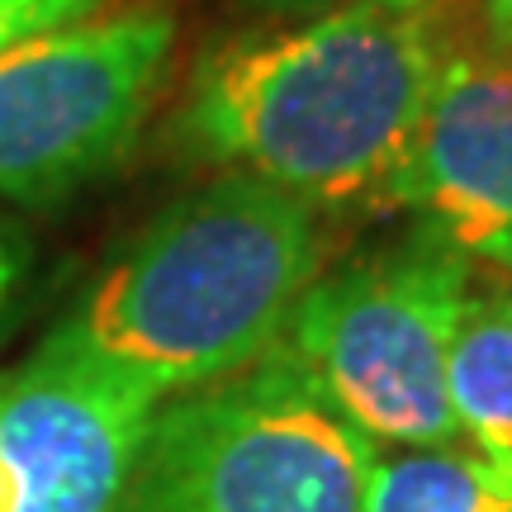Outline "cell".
Segmentation results:
<instances>
[{
    "label": "cell",
    "mask_w": 512,
    "mask_h": 512,
    "mask_svg": "<svg viewBox=\"0 0 512 512\" xmlns=\"http://www.w3.org/2000/svg\"><path fill=\"white\" fill-rule=\"evenodd\" d=\"M479 29L489 48L512 57V0H479Z\"/></svg>",
    "instance_id": "cell-12"
},
{
    "label": "cell",
    "mask_w": 512,
    "mask_h": 512,
    "mask_svg": "<svg viewBox=\"0 0 512 512\" xmlns=\"http://www.w3.org/2000/svg\"><path fill=\"white\" fill-rule=\"evenodd\" d=\"M29 280H34V242H29V233L15 219L0 214V342L24 318Z\"/></svg>",
    "instance_id": "cell-10"
},
{
    "label": "cell",
    "mask_w": 512,
    "mask_h": 512,
    "mask_svg": "<svg viewBox=\"0 0 512 512\" xmlns=\"http://www.w3.org/2000/svg\"><path fill=\"white\" fill-rule=\"evenodd\" d=\"M446 399L460 441L512 470V280L465 294L446 351Z\"/></svg>",
    "instance_id": "cell-8"
},
{
    "label": "cell",
    "mask_w": 512,
    "mask_h": 512,
    "mask_svg": "<svg viewBox=\"0 0 512 512\" xmlns=\"http://www.w3.org/2000/svg\"><path fill=\"white\" fill-rule=\"evenodd\" d=\"M252 10L261 15H275V19H299V15H318L328 5H342V0H247Z\"/></svg>",
    "instance_id": "cell-13"
},
{
    "label": "cell",
    "mask_w": 512,
    "mask_h": 512,
    "mask_svg": "<svg viewBox=\"0 0 512 512\" xmlns=\"http://www.w3.org/2000/svg\"><path fill=\"white\" fill-rule=\"evenodd\" d=\"M100 0H0V53L15 48L24 38L91 19Z\"/></svg>",
    "instance_id": "cell-11"
},
{
    "label": "cell",
    "mask_w": 512,
    "mask_h": 512,
    "mask_svg": "<svg viewBox=\"0 0 512 512\" xmlns=\"http://www.w3.org/2000/svg\"><path fill=\"white\" fill-rule=\"evenodd\" d=\"M380 204L418 214V228L470 266L512 280V57L479 43H446L418 133Z\"/></svg>",
    "instance_id": "cell-7"
},
{
    "label": "cell",
    "mask_w": 512,
    "mask_h": 512,
    "mask_svg": "<svg viewBox=\"0 0 512 512\" xmlns=\"http://www.w3.org/2000/svg\"><path fill=\"white\" fill-rule=\"evenodd\" d=\"M176 48L171 10H119L0 53V200L38 204L124 157Z\"/></svg>",
    "instance_id": "cell-5"
},
{
    "label": "cell",
    "mask_w": 512,
    "mask_h": 512,
    "mask_svg": "<svg viewBox=\"0 0 512 512\" xmlns=\"http://www.w3.org/2000/svg\"><path fill=\"white\" fill-rule=\"evenodd\" d=\"M375 441L285 347L157 403L119 512H366Z\"/></svg>",
    "instance_id": "cell-3"
},
{
    "label": "cell",
    "mask_w": 512,
    "mask_h": 512,
    "mask_svg": "<svg viewBox=\"0 0 512 512\" xmlns=\"http://www.w3.org/2000/svg\"><path fill=\"white\" fill-rule=\"evenodd\" d=\"M366 512H512V470L465 441L380 446Z\"/></svg>",
    "instance_id": "cell-9"
},
{
    "label": "cell",
    "mask_w": 512,
    "mask_h": 512,
    "mask_svg": "<svg viewBox=\"0 0 512 512\" xmlns=\"http://www.w3.org/2000/svg\"><path fill=\"white\" fill-rule=\"evenodd\" d=\"M318 275V209L223 171L147 223L48 342L166 403L271 356Z\"/></svg>",
    "instance_id": "cell-2"
},
{
    "label": "cell",
    "mask_w": 512,
    "mask_h": 512,
    "mask_svg": "<svg viewBox=\"0 0 512 512\" xmlns=\"http://www.w3.org/2000/svg\"><path fill=\"white\" fill-rule=\"evenodd\" d=\"M157 403L43 337L0 375V512H119Z\"/></svg>",
    "instance_id": "cell-6"
},
{
    "label": "cell",
    "mask_w": 512,
    "mask_h": 512,
    "mask_svg": "<svg viewBox=\"0 0 512 512\" xmlns=\"http://www.w3.org/2000/svg\"><path fill=\"white\" fill-rule=\"evenodd\" d=\"M470 285L475 266L418 228L318 275L280 347L375 446H451L446 351Z\"/></svg>",
    "instance_id": "cell-4"
},
{
    "label": "cell",
    "mask_w": 512,
    "mask_h": 512,
    "mask_svg": "<svg viewBox=\"0 0 512 512\" xmlns=\"http://www.w3.org/2000/svg\"><path fill=\"white\" fill-rule=\"evenodd\" d=\"M451 0H342L223 38L195 62L181 143L318 214L380 200L446 57Z\"/></svg>",
    "instance_id": "cell-1"
}]
</instances>
